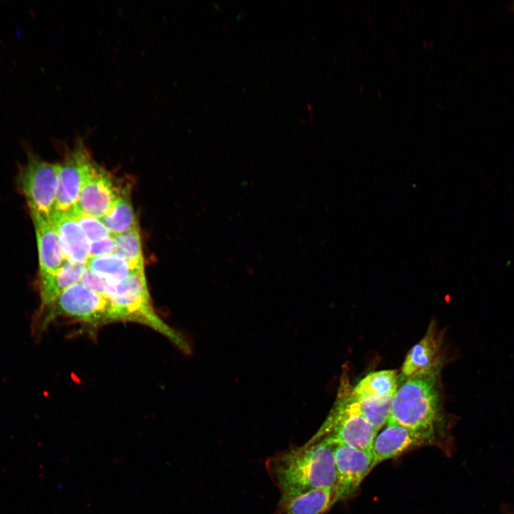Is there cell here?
<instances>
[{
    "instance_id": "1",
    "label": "cell",
    "mask_w": 514,
    "mask_h": 514,
    "mask_svg": "<svg viewBox=\"0 0 514 514\" xmlns=\"http://www.w3.org/2000/svg\"><path fill=\"white\" fill-rule=\"evenodd\" d=\"M338 443L326 435L268 458L267 473L287 498L319 488L334 489L337 473L334 451Z\"/></svg>"
},
{
    "instance_id": "2",
    "label": "cell",
    "mask_w": 514,
    "mask_h": 514,
    "mask_svg": "<svg viewBox=\"0 0 514 514\" xmlns=\"http://www.w3.org/2000/svg\"><path fill=\"white\" fill-rule=\"evenodd\" d=\"M111 306L114 321H133L149 326L167 337L185 353L191 347L185 338L167 325L151 305L144 270L136 271L123 281H106L104 293Z\"/></svg>"
},
{
    "instance_id": "3",
    "label": "cell",
    "mask_w": 514,
    "mask_h": 514,
    "mask_svg": "<svg viewBox=\"0 0 514 514\" xmlns=\"http://www.w3.org/2000/svg\"><path fill=\"white\" fill-rule=\"evenodd\" d=\"M437 373L399 378L387 425H398L433 435L439 408Z\"/></svg>"
},
{
    "instance_id": "4",
    "label": "cell",
    "mask_w": 514,
    "mask_h": 514,
    "mask_svg": "<svg viewBox=\"0 0 514 514\" xmlns=\"http://www.w3.org/2000/svg\"><path fill=\"white\" fill-rule=\"evenodd\" d=\"M36 316L39 332L59 318L95 327L115 322L109 300L89 289L81 281L64 291L51 303L39 311Z\"/></svg>"
},
{
    "instance_id": "5",
    "label": "cell",
    "mask_w": 514,
    "mask_h": 514,
    "mask_svg": "<svg viewBox=\"0 0 514 514\" xmlns=\"http://www.w3.org/2000/svg\"><path fill=\"white\" fill-rule=\"evenodd\" d=\"M27 156L17 175L18 188L30 211L49 216L56 201L59 163L46 161L31 150H28Z\"/></svg>"
},
{
    "instance_id": "6",
    "label": "cell",
    "mask_w": 514,
    "mask_h": 514,
    "mask_svg": "<svg viewBox=\"0 0 514 514\" xmlns=\"http://www.w3.org/2000/svg\"><path fill=\"white\" fill-rule=\"evenodd\" d=\"M377 432L362 415L347 410L336 403L323 425L308 442L328 435L338 444L371 451Z\"/></svg>"
},
{
    "instance_id": "7",
    "label": "cell",
    "mask_w": 514,
    "mask_h": 514,
    "mask_svg": "<svg viewBox=\"0 0 514 514\" xmlns=\"http://www.w3.org/2000/svg\"><path fill=\"white\" fill-rule=\"evenodd\" d=\"M94 163L84 141L78 139L59 163V188L54 211L66 212L76 204L88 171Z\"/></svg>"
},
{
    "instance_id": "8",
    "label": "cell",
    "mask_w": 514,
    "mask_h": 514,
    "mask_svg": "<svg viewBox=\"0 0 514 514\" xmlns=\"http://www.w3.org/2000/svg\"><path fill=\"white\" fill-rule=\"evenodd\" d=\"M122 191L115 184L109 172L94 161L73 208L101 219L109 211Z\"/></svg>"
},
{
    "instance_id": "9",
    "label": "cell",
    "mask_w": 514,
    "mask_h": 514,
    "mask_svg": "<svg viewBox=\"0 0 514 514\" xmlns=\"http://www.w3.org/2000/svg\"><path fill=\"white\" fill-rule=\"evenodd\" d=\"M337 473L334 488L335 503L354 493L361 481L373 468L371 451L338 444L335 451Z\"/></svg>"
},
{
    "instance_id": "10",
    "label": "cell",
    "mask_w": 514,
    "mask_h": 514,
    "mask_svg": "<svg viewBox=\"0 0 514 514\" xmlns=\"http://www.w3.org/2000/svg\"><path fill=\"white\" fill-rule=\"evenodd\" d=\"M432 439L433 435L425 433L398 425H387L376 437L372 446L373 468Z\"/></svg>"
},
{
    "instance_id": "11",
    "label": "cell",
    "mask_w": 514,
    "mask_h": 514,
    "mask_svg": "<svg viewBox=\"0 0 514 514\" xmlns=\"http://www.w3.org/2000/svg\"><path fill=\"white\" fill-rule=\"evenodd\" d=\"M49 218L57 233L65 259L75 263H87L90 242L72 213L54 211Z\"/></svg>"
},
{
    "instance_id": "12",
    "label": "cell",
    "mask_w": 514,
    "mask_h": 514,
    "mask_svg": "<svg viewBox=\"0 0 514 514\" xmlns=\"http://www.w3.org/2000/svg\"><path fill=\"white\" fill-rule=\"evenodd\" d=\"M36 236L39 276L56 273L65 259L57 233L49 216L30 211Z\"/></svg>"
},
{
    "instance_id": "13",
    "label": "cell",
    "mask_w": 514,
    "mask_h": 514,
    "mask_svg": "<svg viewBox=\"0 0 514 514\" xmlns=\"http://www.w3.org/2000/svg\"><path fill=\"white\" fill-rule=\"evenodd\" d=\"M440 346L434 326L430 325L423 338L407 353L401 367L400 379L438 373Z\"/></svg>"
},
{
    "instance_id": "14",
    "label": "cell",
    "mask_w": 514,
    "mask_h": 514,
    "mask_svg": "<svg viewBox=\"0 0 514 514\" xmlns=\"http://www.w3.org/2000/svg\"><path fill=\"white\" fill-rule=\"evenodd\" d=\"M87 263L65 260L54 273L39 276V290L41 305L39 311L51 303L64 291L79 282Z\"/></svg>"
},
{
    "instance_id": "15",
    "label": "cell",
    "mask_w": 514,
    "mask_h": 514,
    "mask_svg": "<svg viewBox=\"0 0 514 514\" xmlns=\"http://www.w3.org/2000/svg\"><path fill=\"white\" fill-rule=\"evenodd\" d=\"M393 398L356 397L342 389L336 403L366 418L378 431L387 423Z\"/></svg>"
},
{
    "instance_id": "16",
    "label": "cell",
    "mask_w": 514,
    "mask_h": 514,
    "mask_svg": "<svg viewBox=\"0 0 514 514\" xmlns=\"http://www.w3.org/2000/svg\"><path fill=\"white\" fill-rule=\"evenodd\" d=\"M335 503L334 489L319 488L280 498L274 514H324Z\"/></svg>"
},
{
    "instance_id": "17",
    "label": "cell",
    "mask_w": 514,
    "mask_h": 514,
    "mask_svg": "<svg viewBox=\"0 0 514 514\" xmlns=\"http://www.w3.org/2000/svg\"><path fill=\"white\" fill-rule=\"evenodd\" d=\"M399 376L394 370H383L369 373L351 390L356 397L393 398Z\"/></svg>"
},
{
    "instance_id": "18",
    "label": "cell",
    "mask_w": 514,
    "mask_h": 514,
    "mask_svg": "<svg viewBox=\"0 0 514 514\" xmlns=\"http://www.w3.org/2000/svg\"><path fill=\"white\" fill-rule=\"evenodd\" d=\"M87 267L97 276L111 284L123 281L132 273L142 270L133 268L126 260L113 253L90 258Z\"/></svg>"
},
{
    "instance_id": "19",
    "label": "cell",
    "mask_w": 514,
    "mask_h": 514,
    "mask_svg": "<svg viewBox=\"0 0 514 514\" xmlns=\"http://www.w3.org/2000/svg\"><path fill=\"white\" fill-rule=\"evenodd\" d=\"M112 236L138 227L128 193L123 190L109 211L100 219Z\"/></svg>"
},
{
    "instance_id": "20",
    "label": "cell",
    "mask_w": 514,
    "mask_h": 514,
    "mask_svg": "<svg viewBox=\"0 0 514 514\" xmlns=\"http://www.w3.org/2000/svg\"><path fill=\"white\" fill-rule=\"evenodd\" d=\"M115 241V253L126 260L133 268L143 269L141 237L138 227L112 236Z\"/></svg>"
},
{
    "instance_id": "21",
    "label": "cell",
    "mask_w": 514,
    "mask_h": 514,
    "mask_svg": "<svg viewBox=\"0 0 514 514\" xmlns=\"http://www.w3.org/2000/svg\"><path fill=\"white\" fill-rule=\"evenodd\" d=\"M70 211L90 243L112 236L110 231L100 219L84 214L74 208H72Z\"/></svg>"
},
{
    "instance_id": "22",
    "label": "cell",
    "mask_w": 514,
    "mask_h": 514,
    "mask_svg": "<svg viewBox=\"0 0 514 514\" xmlns=\"http://www.w3.org/2000/svg\"><path fill=\"white\" fill-rule=\"evenodd\" d=\"M115 241L113 236L90 243L89 258L115 253Z\"/></svg>"
},
{
    "instance_id": "23",
    "label": "cell",
    "mask_w": 514,
    "mask_h": 514,
    "mask_svg": "<svg viewBox=\"0 0 514 514\" xmlns=\"http://www.w3.org/2000/svg\"><path fill=\"white\" fill-rule=\"evenodd\" d=\"M513 6H514V3H513Z\"/></svg>"
}]
</instances>
